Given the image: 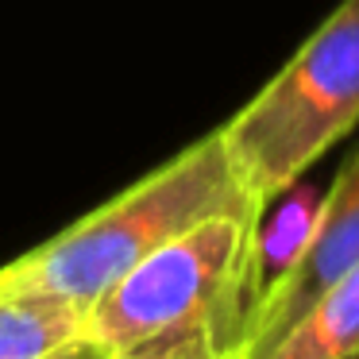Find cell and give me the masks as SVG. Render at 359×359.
Here are the masks:
<instances>
[{
	"label": "cell",
	"mask_w": 359,
	"mask_h": 359,
	"mask_svg": "<svg viewBox=\"0 0 359 359\" xmlns=\"http://www.w3.org/2000/svg\"><path fill=\"white\" fill-rule=\"evenodd\" d=\"M263 212H224L151 251L89 309L116 359H240Z\"/></svg>",
	"instance_id": "obj_1"
},
{
	"label": "cell",
	"mask_w": 359,
	"mask_h": 359,
	"mask_svg": "<svg viewBox=\"0 0 359 359\" xmlns=\"http://www.w3.org/2000/svg\"><path fill=\"white\" fill-rule=\"evenodd\" d=\"M224 212H263V205L243 189L220 132H209L89 217L0 266V282L47 290L89 317L97 297L151 251Z\"/></svg>",
	"instance_id": "obj_2"
},
{
	"label": "cell",
	"mask_w": 359,
	"mask_h": 359,
	"mask_svg": "<svg viewBox=\"0 0 359 359\" xmlns=\"http://www.w3.org/2000/svg\"><path fill=\"white\" fill-rule=\"evenodd\" d=\"M359 124V0H340L282 70L217 128L243 189L282 197Z\"/></svg>",
	"instance_id": "obj_3"
},
{
	"label": "cell",
	"mask_w": 359,
	"mask_h": 359,
	"mask_svg": "<svg viewBox=\"0 0 359 359\" xmlns=\"http://www.w3.org/2000/svg\"><path fill=\"white\" fill-rule=\"evenodd\" d=\"M351 266H359V151L328 186L290 266L251 302L248 340H243L240 359H251L263 348H271Z\"/></svg>",
	"instance_id": "obj_4"
},
{
	"label": "cell",
	"mask_w": 359,
	"mask_h": 359,
	"mask_svg": "<svg viewBox=\"0 0 359 359\" xmlns=\"http://www.w3.org/2000/svg\"><path fill=\"white\" fill-rule=\"evenodd\" d=\"M251 359H359V266L340 274L271 348Z\"/></svg>",
	"instance_id": "obj_5"
},
{
	"label": "cell",
	"mask_w": 359,
	"mask_h": 359,
	"mask_svg": "<svg viewBox=\"0 0 359 359\" xmlns=\"http://www.w3.org/2000/svg\"><path fill=\"white\" fill-rule=\"evenodd\" d=\"M86 320L66 297L0 282V359H43L86 332Z\"/></svg>",
	"instance_id": "obj_6"
},
{
	"label": "cell",
	"mask_w": 359,
	"mask_h": 359,
	"mask_svg": "<svg viewBox=\"0 0 359 359\" xmlns=\"http://www.w3.org/2000/svg\"><path fill=\"white\" fill-rule=\"evenodd\" d=\"M43 359H116V355H112V348H104L93 332H81V336L66 340L62 348H55L50 355H43Z\"/></svg>",
	"instance_id": "obj_7"
}]
</instances>
